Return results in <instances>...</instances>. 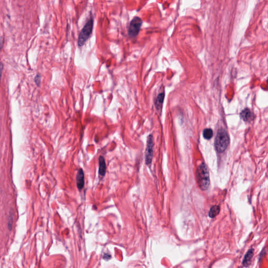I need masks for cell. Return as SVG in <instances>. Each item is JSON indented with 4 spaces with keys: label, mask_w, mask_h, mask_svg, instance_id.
<instances>
[{
    "label": "cell",
    "mask_w": 268,
    "mask_h": 268,
    "mask_svg": "<svg viewBox=\"0 0 268 268\" xmlns=\"http://www.w3.org/2000/svg\"><path fill=\"white\" fill-rule=\"evenodd\" d=\"M197 183L202 190H206L209 184V171L207 165L202 163L197 168L196 170Z\"/></svg>",
    "instance_id": "obj_1"
},
{
    "label": "cell",
    "mask_w": 268,
    "mask_h": 268,
    "mask_svg": "<svg viewBox=\"0 0 268 268\" xmlns=\"http://www.w3.org/2000/svg\"><path fill=\"white\" fill-rule=\"evenodd\" d=\"M229 144V137L227 132L224 129H220L215 139V148L219 153H223L226 150Z\"/></svg>",
    "instance_id": "obj_2"
},
{
    "label": "cell",
    "mask_w": 268,
    "mask_h": 268,
    "mask_svg": "<svg viewBox=\"0 0 268 268\" xmlns=\"http://www.w3.org/2000/svg\"><path fill=\"white\" fill-rule=\"evenodd\" d=\"M94 20L93 17H91L84 26L80 33L77 40V45L79 47L83 46L86 42L90 38L93 28Z\"/></svg>",
    "instance_id": "obj_3"
},
{
    "label": "cell",
    "mask_w": 268,
    "mask_h": 268,
    "mask_svg": "<svg viewBox=\"0 0 268 268\" xmlns=\"http://www.w3.org/2000/svg\"><path fill=\"white\" fill-rule=\"evenodd\" d=\"M142 21L138 16H135L130 22L128 27V35L130 38L136 37L138 35L142 26Z\"/></svg>",
    "instance_id": "obj_4"
},
{
    "label": "cell",
    "mask_w": 268,
    "mask_h": 268,
    "mask_svg": "<svg viewBox=\"0 0 268 268\" xmlns=\"http://www.w3.org/2000/svg\"><path fill=\"white\" fill-rule=\"evenodd\" d=\"M153 138L152 135H149L147 138V147L145 151V161L147 165H150L153 160Z\"/></svg>",
    "instance_id": "obj_5"
},
{
    "label": "cell",
    "mask_w": 268,
    "mask_h": 268,
    "mask_svg": "<svg viewBox=\"0 0 268 268\" xmlns=\"http://www.w3.org/2000/svg\"><path fill=\"white\" fill-rule=\"evenodd\" d=\"M76 182L79 190H81L83 188L84 185V174L83 171L82 169H80L77 171L76 176Z\"/></svg>",
    "instance_id": "obj_6"
},
{
    "label": "cell",
    "mask_w": 268,
    "mask_h": 268,
    "mask_svg": "<svg viewBox=\"0 0 268 268\" xmlns=\"http://www.w3.org/2000/svg\"><path fill=\"white\" fill-rule=\"evenodd\" d=\"M98 162H99V170H98V173L101 176H105L106 172V165L104 157L100 156L98 159Z\"/></svg>",
    "instance_id": "obj_7"
},
{
    "label": "cell",
    "mask_w": 268,
    "mask_h": 268,
    "mask_svg": "<svg viewBox=\"0 0 268 268\" xmlns=\"http://www.w3.org/2000/svg\"><path fill=\"white\" fill-rule=\"evenodd\" d=\"M240 117L245 121H250L253 118V115L248 109H245L240 113Z\"/></svg>",
    "instance_id": "obj_8"
},
{
    "label": "cell",
    "mask_w": 268,
    "mask_h": 268,
    "mask_svg": "<svg viewBox=\"0 0 268 268\" xmlns=\"http://www.w3.org/2000/svg\"><path fill=\"white\" fill-rule=\"evenodd\" d=\"M164 98H165L164 93H161L158 95L157 98L155 100V106L158 110L161 109L162 108Z\"/></svg>",
    "instance_id": "obj_9"
},
{
    "label": "cell",
    "mask_w": 268,
    "mask_h": 268,
    "mask_svg": "<svg viewBox=\"0 0 268 268\" xmlns=\"http://www.w3.org/2000/svg\"><path fill=\"white\" fill-rule=\"evenodd\" d=\"M253 249H251L249 250V251L247 252L246 255H245V258L243 262V264L245 267H248L249 266L250 262H251V260L252 258L253 257Z\"/></svg>",
    "instance_id": "obj_10"
},
{
    "label": "cell",
    "mask_w": 268,
    "mask_h": 268,
    "mask_svg": "<svg viewBox=\"0 0 268 268\" xmlns=\"http://www.w3.org/2000/svg\"><path fill=\"white\" fill-rule=\"evenodd\" d=\"M220 211V207L218 205H214L211 207L209 211V216L211 218L216 217Z\"/></svg>",
    "instance_id": "obj_11"
},
{
    "label": "cell",
    "mask_w": 268,
    "mask_h": 268,
    "mask_svg": "<svg viewBox=\"0 0 268 268\" xmlns=\"http://www.w3.org/2000/svg\"><path fill=\"white\" fill-rule=\"evenodd\" d=\"M203 135L205 139L209 140L213 136V132L211 128H206L203 130Z\"/></svg>",
    "instance_id": "obj_12"
},
{
    "label": "cell",
    "mask_w": 268,
    "mask_h": 268,
    "mask_svg": "<svg viewBox=\"0 0 268 268\" xmlns=\"http://www.w3.org/2000/svg\"><path fill=\"white\" fill-rule=\"evenodd\" d=\"M41 78H42L41 75L39 74H37V75H36L35 77V82L37 86H39L40 84Z\"/></svg>",
    "instance_id": "obj_13"
},
{
    "label": "cell",
    "mask_w": 268,
    "mask_h": 268,
    "mask_svg": "<svg viewBox=\"0 0 268 268\" xmlns=\"http://www.w3.org/2000/svg\"><path fill=\"white\" fill-rule=\"evenodd\" d=\"M13 220V217L12 215H10V216H9V217H8V227L10 228V229H11V227H12Z\"/></svg>",
    "instance_id": "obj_14"
},
{
    "label": "cell",
    "mask_w": 268,
    "mask_h": 268,
    "mask_svg": "<svg viewBox=\"0 0 268 268\" xmlns=\"http://www.w3.org/2000/svg\"><path fill=\"white\" fill-rule=\"evenodd\" d=\"M3 69V63H0V82H1V77H2Z\"/></svg>",
    "instance_id": "obj_15"
},
{
    "label": "cell",
    "mask_w": 268,
    "mask_h": 268,
    "mask_svg": "<svg viewBox=\"0 0 268 268\" xmlns=\"http://www.w3.org/2000/svg\"><path fill=\"white\" fill-rule=\"evenodd\" d=\"M4 44V38L3 37L0 38V50L2 49Z\"/></svg>",
    "instance_id": "obj_16"
}]
</instances>
